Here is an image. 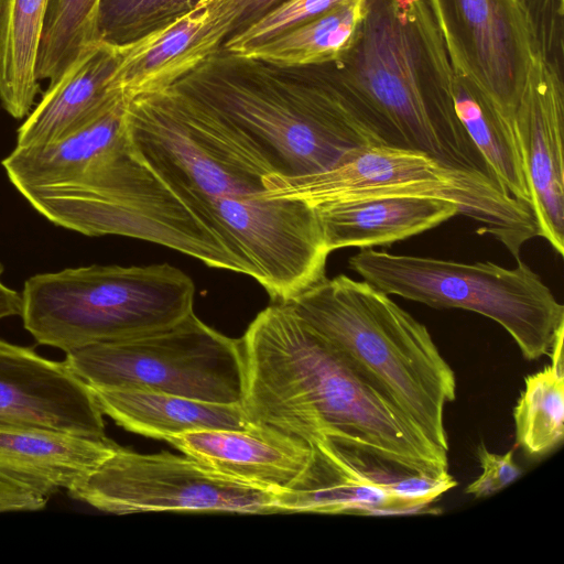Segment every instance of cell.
I'll list each match as a JSON object with an SVG mask.
<instances>
[{"label":"cell","mask_w":564,"mask_h":564,"mask_svg":"<svg viewBox=\"0 0 564 564\" xmlns=\"http://www.w3.org/2000/svg\"><path fill=\"white\" fill-rule=\"evenodd\" d=\"M134 153L260 283L286 302L325 279L329 252L314 207L270 198V166L206 105L171 87L129 99Z\"/></svg>","instance_id":"cell-1"},{"label":"cell","mask_w":564,"mask_h":564,"mask_svg":"<svg viewBox=\"0 0 564 564\" xmlns=\"http://www.w3.org/2000/svg\"><path fill=\"white\" fill-rule=\"evenodd\" d=\"M240 339L241 404L252 424L310 445L326 436L411 473H448V455L417 434L288 303L261 311Z\"/></svg>","instance_id":"cell-2"},{"label":"cell","mask_w":564,"mask_h":564,"mask_svg":"<svg viewBox=\"0 0 564 564\" xmlns=\"http://www.w3.org/2000/svg\"><path fill=\"white\" fill-rule=\"evenodd\" d=\"M362 8L349 44L326 64L360 122L381 144L492 176L456 115L454 70L425 0Z\"/></svg>","instance_id":"cell-3"},{"label":"cell","mask_w":564,"mask_h":564,"mask_svg":"<svg viewBox=\"0 0 564 564\" xmlns=\"http://www.w3.org/2000/svg\"><path fill=\"white\" fill-rule=\"evenodd\" d=\"M173 87L213 110L275 175L324 172L379 143L326 65L279 67L220 48Z\"/></svg>","instance_id":"cell-4"},{"label":"cell","mask_w":564,"mask_h":564,"mask_svg":"<svg viewBox=\"0 0 564 564\" xmlns=\"http://www.w3.org/2000/svg\"><path fill=\"white\" fill-rule=\"evenodd\" d=\"M426 442L444 454L456 378L429 329L387 293L346 274L286 301Z\"/></svg>","instance_id":"cell-5"},{"label":"cell","mask_w":564,"mask_h":564,"mask_svg":"<svg viewBox=\"0 0 564 564\" xmlns=\"http://www.w3.org/2000/svg\"><path fill=\"white\" fill-rule=\"evenodd\" d=\"M194 293L169 263L67 268L24 282L21 317L39 344L69 352L169 327L193 312Z\"/></svg>","instance_id":"cell-6"},{"label":"cell","mask_w":564,"mask_h":564,"mask_svg":"<svg viewBox=\"0 0 564 564\" xmlns=\"http://www.w3.org/2000/svg\"><path fill=\"white\" fill-rule=\"evenodd\" d=\"M19 193L56 226L154 242L208 267L243 273L238 259L134 153L128 133L80 176Z\"/></svg>","instance_id":"cell-7"},{"label":"cell","mask_w":564,"mask_h":564,"mask_svg":"<svg viewBox=\"0 0 564 564\" xmlns=\"http://www.w3.org/2000/svg\"><path fill=\"white\" fill-rule=\"evenodd\" d=\"M264 195L323 203L384 195H421L455 204L519 259L522 246L540 236L529 203L512 197L492 176L443 164L423 152L375 143L351 151L324 172L263 177Z\"/></svg>","instance_id":"cell-8"},{"label":"cell","mask_w":564,"mask_h":564,"mask_svg":"<svg viewBox=\"0 0 564 564\" xmlns=\"http://www.w3.org/2000/svg\"><path fill=\"white\" fill-rule=\"evenodd\" d=\"M348 263L362 280L388 295L435 308L467 310L492 319L512 337L527 360L549 355L564 327V306L520 260L514 268H505L490 261L464 263L366 248Z\"/></svg>","instance_id":"cell-9"},{"label":"cell","mask_w":564,"mask_h":564,"mask_svg":"<svg viewBox=\"0 0 564 564\" xmlns=\"http://www.w3.org/2000/svg\"><path fill=\"white\" fill-rule=\"evenodd\" d=\"M64 361L91 388L152 390L223 404L243 401L241 339L212 328L194 311L165 328L66 352Z\"/></svg>","instance_id":"cell-10"},{"label":"cell","mask_w":564,"mask_h":564,"mask_svg":"<svg viewBox=\"0 0 564 564\" xmlns=\"http://www.w3.org/2000/svg\"><path fill=\"white\" fill-rule=\"evenodd\" d=\"M67 492L75 500L115 514L274 513L275 494L218 474L186 455L141 454L119 445Z\"/></svg>","instance_id":"cell-11"},{"label":"cell","mask_w":564,"mask_h":564,"mask_svg":"<svg viewBox=\"0 0 564 564\" xmlns=\"http://www.w3.org/2000/svg\"><path fill=\"white\" fill-rule=\"evenodd\" d=\"M425 2L454 73L470 80L513 121L531 63V39L522 0Z\"/></svg>","instance_id":"cell-12"},{"label":"cell","mask_w":564,"mask_h":564,"mask_svg":"<svg viewBox=\"0 0 564 564\" xmlns=\"http://www.w3.org/2000/svg\"><path fill=\"white\" fill-rule=\"evenodd\" d=\"M0 424L41 426L104 438L90 387L65 364L0 339Z\"/></svg>","instance_id":"cell-13"},{"label":"cell","mask_w":564,"mask_h":564,"mask_svg":"<svg viewBox=\"0 0 564 564\" xmlns=\"http://www.w3.org/2000/svg\"><path fill=\"white\" fill-rule=\"evenodd\" d=\"M514 128L540 236L564 253V73L531 54Z\"/></svg>","instance_id":"cell-14"},{"label":"cell","mask_w":564,"mask_h":564,"mask_svg":"<svg viewBox=\"0 0 564 564\" xmlns=\"http://www.w3.org/2000/svg\"><path fill=\"white\" fill-rule=\"evenodd\" d=\"M311 446L310 460L300 476L289 488L274 494V512L405 513L390 492L402 469L326 436Z\"/></svg>","instance_id":"cell-15"},{"label":"cell","mask_w":564,"mask_h":564,"mask_svg":"<svg viewBox=\"0 0 564 564\" xmlns=\"http://www.w3.org/2000/svg\"><path fill=\"white\" fill-rule=\"evenodd\" d=\"M237 13L230 0H207L124 46L112 79L130 99L169 89L223 48Z\"/></svg>","instance_id":"cell-16"},{"label":"cell","mask_w":564,"mask_h":564,"mask_svg":"<svg viewBox=\"0 0 564 564\" xmlns=\"http://www.w3.org/2000/svg\"><path fill=\"white\" fill-rule=\"evenodd\" d=\"M165 442L218 474L272 492L289 488L312 454L306 442L256 424L187 432Z\"/></svg>","instance_id":"cell-17"},{"label":"cell","mask_w":564,"mask_h":564,"mask_svg":"<svg viewBox=\"0 0 564 564\" xmlns=\"http://www.w3.org/2000/svg\"><path fill=\"white\" fill-rule=\"evenodd\" d=\"M117 446L107 436L0 424V480L48 500L84 481Z\"/></svg>","instance_id":"cell-18"},{"label":"cell","mask_w":564,"mask_h":564,"mask_svg":"<svg viewBox=\"0 0 564 564\" xmlns=\"http://www.w3.org/2000/svg\"><path fill=\"white\" fill-rule=\"evenodd\" d=\"M324 242L337 249L390 246L459 215L452 202L421 195H384L312 206Z\"/></svg>","instance_id":"cell-19"},{"label":"cell","mask_w":564,"mask_h":564,"mask_svg":"<svg viewBox=\"0 0 564 564\" xmlns=\"http://www.w3.org/2000/svg\"><path fill=\"white\" fill-rule=\"evenodd\" d=\"M123 53L124 46L99 41L88 45L25 117L15 147L56 141L122 93L113 88L112 79Z\"/></svg>","instance_id":"cell-20"},{"label":"cell","mask_w":564,"mask_h":564,"mask_svg":"<svg viewBox=\"0 0 564 564\" xmlns=\"http://www.w3.org/2000/svg\"><path fill=\"white\" fill-rule=\"evenodd\" d=\"M129 97L120 93L76 129L54 142L15 147L1 164L18 189L63 184L80 176L127 138Z\"/></svg>","instance_id":"cell-21"},{"label":"cell","mask_w":564,"mask_h":564,"mask_svg":"<svg viewBox=\"0 0 564 564\" xmlns=\"http://www.w3.org/2000/svg\"><path fill=\"white\" fill-rule=\"evenodd\" d=\"M102 414L132 433L165 441L210 429H246L242 404L213 403L143 389L91 388Z\"/></svg>","instance_id":"cell-22"},{"label":"cell","mask_w":564,"mask_h":564,"mask_svg":"<svg viewBox=\"0 0 564 564\" xmlns=\"http://www.w3.org/2000/svg\"><path fill=\"white\" fill-rule=\"evenodd\" d=\"M456 115L491 175L514 198L531 205L521 148L514 122L507 118L470 80L454 73Z\"/></svg>","instance_id":"cell-23"},{"label":"cell","mask_w":564,"mask_h":564,"mask_svg":"<svg viewBox=\"0 0 564 564\" xmlns=\"http://www.w3.org/2000/svg\"><path fill=\"white\" fill-rule=\"evenodd\" d=\"M50 0H0V101L25 118L40 91L36 58Z\"/></svg>","instance_id":"cell-24"},{"label":"cell","mask_w":564,"mask_h":564,"mask_svg":"<svg viewBox=\"0 0 564 564\" xmlns=\"http://www.w3.org/2000/svg\"><path fill=\"white\" fill-rule=\"evenodd\" d=\"M362 11V0H344L240 56L279 67L332 63L349 44Z\"/></svg>","instance_id":"cell-25"},{"label":"cell","mask_w":564,"mask_h":564,"mask_svg":"<svg viewBox=\"0 0 564 564\" xmlns=\"http://www.w3.org/2000/svg\"><path fill=\"white\" fill-rule=\"evenodd\" d=\"M563 335L564 327L551 347V364L525 378L513 409L517 443L533 456L553 449L564 435Z\"/></svg>","instance_id":"cell-26"},{"label":"cell","mask_w":564,"mask_h":564,"mask_svg":"<svg viewBox=\"0 0 564 564\" xmlns=\"http://www.w3.org/2000/svg\"><path fill=\"white\" fill-rule=\"evenodd\" d=\"M98 0H50L36 58V77L55 83L95 41Z\"/></svg>","instance_id":"cell-27"},{"label":"cell","mask_w":564,"mask_h":564,"mask_svg":"<svg viewBox=\"0 0 564 564\" xmlns=\"http://www.w3.org/2000/svg\"><path fill=\"white\" fill-rule=\"evenodd\" d=\"M207 0H98L95 41L127 46Z\"/></svg>","instance_id":"cell-28"},{"label":"cell","mask_w":564,"mask_h":564,"mask_svg":"<svg viewBox=\"0 0 564 564\" xmlns=\"http://www.w3.org/2000/svg\"><path fill=\"white\" fill-rule=\"evenodd\" d=\"M344 0H285L242 31L231 35L223 48L241 55L284 31L311 20Z\"/></svg>","instance_id":"cell-29"},{"label":"cell","mask_w":564,"mask_h":564,"mask_svg":"<svg viewBox=\"0 0 564 564\" xmlns=\"http://www.w3.org/2000/svg\"><path fill=\"white\" fill-rule=\"evenodd\" d=\"M531 54L564 73V0H522Z\"/></svg>","instance_id":"cell-30"},{"label":"cell","mask_w":564,"mask_h":564,"mask_svg":"<svg viewBox=\"0 0 564 564\" xmlns=\"http://www.w3.org/2000/svg\"><path fill=\"white\" fill-rule=\"evenodd\" d=\"M477 456L481 466V474L466 488V494L476 498L494 495L510 484L520 475L521 469L514 463L513 451L496 454L488 451L484 443L477 447Z\"/></svg>","instance_id":"cell-31"},{"label":"cell","mask_w":564,"mask_h":564,"mask_svg":"<svg viewBox=\"0 0 564 564\" xmlns=\"http://www.w3.org/2000/svg\"><path fill=\"white\" fill-rule=\"evenodd\" d=\"M47 500L40 498L10 482L0 480V513L12 511H36L45 507Z\"/></svg>","instance_id":"cell-32"},{"label":"cell","mask_w":564,"mask_h":564,"mask_svg":"<svg viewBox=\"0 0 564 564\" xmlns=\"http://www.w3.org/2000/svg\"><path fill=\"white\" fill-rule=\"evenodd\" d=\"M237 13V21L231 35L242 31L264 13L285 0H230ZM230 35V36H231ZM229 36V37H230ZM228 37V39H229Z\"/></svg>","instance_id":"cell-33"},{"label":"cell","mask_w":564,"mask_h":564,"mask_svg":"<svg viewBox=\"0 0 564 564\" xmlns=\"http://www.w3.org/2000/svg\"><path fill=\"white\" fill-rule=\"evenodd\" d=\"M4 268L0 263V321L7 317L21 316L22 296L21 293L11 289L2 281Z\"/></svg>","instance_id":"cell-34"}]
</instances>
